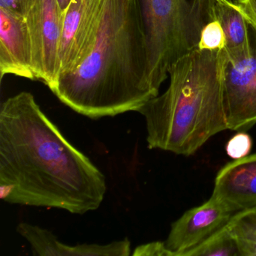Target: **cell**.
I'll return each instance as SVG.
<instances>
[{"mask_svg": "<svg viewBox=\"0 0 256 256\" xmlns=\"http://www.w3.org/2000/svg\"><path fill=\"white\" fill-rule=\"evenodd\" d=\"M233 214L226 204L211 196L203 204L186 211L173 222L164 241L166 248L173 256H184L227 224Z\"/></svg>", "mask_w": 256, "mask_h": 256, "instance_id": "cell-7", "label": "cell"}, {"mask_svg": "<svg viewBox=\"0 0 256 256\" xmlns=\"http://www.w3.org/2000/svg\"><path fill=\"white\" fill-rule=\"evenodd\" d=\"M72 1V0H56V2H58V6H59L62 14H64L66 11L68 10Z\"/></svg>", "mask_w": 256, "mask_h": 256, "instance_id": "cell-20", "label": "cell"}, {"mask_svg": "<svg viewBox=\"0 0 256 256\" xmlns=\"http://www.w3.org/2000/svg\"><path fill=\"white\" fill-rule=\"evenodd\" d=\"M252 146V140L250 134L240 132L228 142L226 150L227 155L232 160H240L250 155Z\"/></svg>", "mask_w": 256, "mask_h": 256, "instance_id": "cell-16", "label": "cell"}, {"mask_svg": "<svg viewBox=\"0 0 256 256\" xmlns=\"http://www.w3.org/2000/svg\"><path fill=\"white\" fill-rule=\"evenodd\" d=\"M240 256L238 246L227 226L214 232L184 256Z\"/></svg>", "mask_w": 256, "mask_h": 256, "instance_id": "cell-14", "label": "cell"}, {"mask_svg": "<svg viewBox=\"0 0 256 256\" xmlns=\"http://www.w3.org/2000/svg\"><path fill=\"white\" fill-rule=\"evenodd\" d=\"M250 55L242 62H227L224 70V108L228 130L256 124V29L248 23Z\"/></svg>", "mask_w": 256, "mask_h": 256, "instance_id": "cell-6", "label": "cell"}, {"mask_svg": "<svg viewBox=\"0 0 256 256\" xmlns=\"http://www.w3.org/2000/svg\"><path fill=\"white\" fill-rule=\"evenodd\" d=\"M226 226L240 256H256V206L234 212Z\"/></svg>", "mask_w": 256, "mask_h": 256, "instance_id": "cell-13", "label": "cell"}, {"mask_svg": "<svg viewBox=\"0 0 256 256\" xmlns=\"http://www.w3.org/2000/svg\"><path fill=\"white\" fill-rule=\"evenodd\" d=\"M104 2L106 0L72 1L64 14L58 77L77 65L96 28Z\"/></svg>", "mask_w": 256, "mask_h": 256, "instance_id": "cell-8", "label": "cell"}, {"mask_svg": "<svg viewBox=\"0 0 256 256\" xmlns=\"http://www.w3.org/2000/svg\"><path fill=\"white\" fill-rule=\"evenodd\" d=\"M234 4L246 22L256 29V0H235Z\"/></svg>", "mask_w": 256, "mask_h": 256, "instance_id": "cell-19", "label": "cell"}, {"mask_svg": "<svg viewBox=\"0 0 256 256\" xmlns=\"http://www.w3.org/2000/svg\"><path fill=\"white\" fill-rule=\"evenodd\" d=\"M146 36L148 77L158 92L170 66L197 48L202 30L216 19L215 0H139Z\"/></svg>", "mask_w": 256, "mask_h": 256, "instance_id": "cell-4", "label": "cell"}, {"mask_svg": "<svg viewBox=\"0 0 256 256\" xmlns=\"http://www.w3.org/2000/svg\"><path fill=\"white\" fill-rule=\"evenodd\" d=\"M227 62L224 49L197 48L170 66L166 92L138 112L146 121L150 149L190 156L228 130L224 108Z\"/></svg>", "mask_w": 256, "mask_h": 256, "instance_id": "cell-3", "label": "cell"}, {"mask_svg": "<svg viewBox=\"0 0 256 256\" xmlns=\"http://www.w3.org/2000/svg\"><path fill=\"white\" fill-rule=\"evenodd\" d=\"M216 18L220 22L226 36L228 62L236 64L250 55L248 22L234 2L229 0H215Z\"/></svg>", "mask_w": 256, "mask_h": 256, "instance_id": "cell-12", "label": "cell"}, {"mask_svg": "<svg viewBox=\"0 0 256 256\" xmlns=\"http://www.w3.org/2000/svg\"><path fill=\"white\" fill-rule=\"evenodd\" d=\"M212 196L232 212L256 206V152L222 168L214 180Z\"/></svg>", "mask_w": 256, "mask_h": 256, "instance_id": "cell-10", "label": "cell"}, {"mask_svg": "<svg viewBox=\"0 0 256 256\" xmlns=\"http://www.w3.org/2000/svg\"><path fill=\"white\" fill-rule=\"evenodd\" d=\"M24 18L30 36L36 80L50 88L59 72L64 14L56 0H36Z\"/></svg>", "mask_w": 256, "mask_h": 256, "instance_id": "cell-5", "label": "cell"}, {"mask_svg": "<svg viewBox=\"0 0 256 256\" xmlns=\"http://www.w3.org/2000/svg\"><path fill=\"white\" fill-rule=\"evenodd\" d=\"M36 0H0V7L24 17Z\"/></svg>", "mask_w": 256, "mask_h": 256, "instance_id": "cell-18", "label": "cell"}, {"mask_svg": "<svg viewBox=\"0 0 256 256\" xmlns=\"http://www.w3.org/2000/svg\"><path fill=\"white\" fill-rule=\"evenodd\" d=\"M106 178L44 114L30 92L0 108V196L13 204L96 210L104 200Z\"/></svg>", "mask_w": 256, "mask_h": 256, "instance_id": "cell-1", "label": "cell"}, {"mask_svg": "<svg viewBox=\"0 0 256 256\" xmlns=\"http://www.w3.org/2000/svg\"><path fill=\"white\" fill-rule=\"evenodd\" d=\"M132 254L138 256H173L172 253L166 248L164 242L160 241L139 246L136 247Z\"/></svg>", "mask_w": 256, "mask_h": 256, "instance_id": "cell-17", "label": "cell"}, {"mask_svg": "<svg viewBox=\"0 0 256 256\" xmlns=\"http://www.w3.org/2000/svg\"><path fill=\"white\" fill-rule=\"evenodd\" d=\"M0 73L36 80L30 36L24 17L0 7Z\"/></svg>", "mask_w": 256, "mask_h": 256, "instance_id": "cell-9", "label": "cell"}, {"mask_svg": "<svg viewBox=\"0 0 256 256\" xmlns=\"http://www.w3.org/2000/svg\"><path fill=\"white\" fill-rule=\"evenodd\" d=\"M17 232L30 245L32 253L40 256H128L131 242L128 238L108 244H62L50 230L28 222H20Z\"/></svg>", "mask_w": 256, "mask_h": 256, "instance_id": "cell-11", "label": "cell"}, {"mask_svg": "<svg viewBox=\"0 0 256 256\" xmlns=\"http://www.w3.org/2000/svg\"><path fill=\"white\" fill-rule=\"evenodd\" d=\"M198 48L202 50H224L226 36L220 22L216 18L210 22L202 30Z\"/></svg>", "mask_w": 256, "mask_h": 256, "instance_id": "cell-15", "label": "cell"}, {"mask_svg": "<svg viewBox=\"0 0 256 256\" xmlns=\"http://www.w3.org/2000/svg\"><path fill=\"white\" fill-rule=\"evenodd\" d=\"M148 68L139 0H106L77 65L49 88L66 106L90 119L138 112L158 95Z\"/></svg>", "mask_w": 256, "mask_h": 256, "instance_id": "cell-2", "label": "cell"}]
</instances>
